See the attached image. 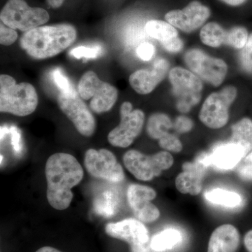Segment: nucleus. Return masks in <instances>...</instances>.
Listing matches in <instances>:
<instances>
[{
	"label": "nucleus",
	"instance_id": "nucleus-1",
	"mask_svg": "<svg viewBox=\"0 0 252 252\" xmlns=\"http://www.w3.org/2000/svg\"><path fill=\"white\" fill-rule=\"evenodd\" d=\"M84 170L75 157L67 153H56L48 158L45 175L47 182L46 196L53 208L67 209L72 203V188L84 177Z\"/></svg>",
	"mask_w": 252,
	"mask_h": 252
},
{
	"label": "nucleus",
	"instance_id": "nucleus-2",
	"mask_svg": "<svg viewBox=\"0 0 252 252\" xmlns=\"http://www.w3.org/2000/svg\"><path fill=\"white\" fill-rule=\"evenodd\" d=\"M77 39V31L72 25L39 26L26 32L20 45L31 57L46 59L61 54Z\"/></svg>",
	"mask_w": 252,
	"mask_h": 252
},
{
	"label": "nucleus",
	"instance_id": "nucleus-3",
	"mask_svg": "<svg viewBox=\"0 0 252 252\" xmlns=\"http://www.w3.org/2000/svg\"><path fill=\"white\" fill-rule=\"evenodd\" d=\"M38 105V95L29 83L16 84L14 78L0 76V111L18 117L32 114Z\"/></svg>",
	"mask_w": 252,
	"mask_h": 252
},
{
	"label": "nucleus",
	"instance_id": "nucleus-4",
	"mask_svg": "<svg viewBox=\"0 0 252 252\" xmlns=\"http://www.w3.org/2000/svg\"><path fill=\"white\" fill-rule=\"evenodd\" d=\"M124 165L137 180L151 181L173 165L174 158L166 151L146 155L137 150H129L123 158Z\"/></svg>",
	"mask_w": 252,
	"mask_h": 252
},
{
	"label": "nucleus",
	"instance_id": "nucleus-5",
	"mask_svg": "<svg viewBox=\"0 0 252 252\" xmlns=\"http://www.w3.org/2000/svg\"><path fill=\"white\" fill-rule=\"evenodd\" d=\"M78 94L84 100L91 99V109L97 114L109 112L118 98L117 89L99 79L93 71L83 74L78 84Z\"/></svg>",
	"mask_w": 252,
	"mask_h": 252
},
{
	"label": "nucleus",
	"instance_id": "nucleus-6",
	"mask_svg": "<svg viewBox=\"0 0 252 252\" xmlns=\"http://www.w3.org/2000/svg\"><path fill=\"white\" fill-rule=\"evenodd\" d=\"M0 18L8 27L26 32L48 22L49 15L45 9L28 6L25 0H9Z\"/></svg>",
	"mask_w": 252,
	"mask_h": 252
},
{
	"label": "nucleus",
	"instance_id": "nucleus-7",
	"mask_svg": "<svg viewBox=\"0 0 252 252\" xmlns=\"http://www.w3.org/2000/svg\"><path fill=\"white\" fill-rule=\"evenodd\" d=\"M169 80L172 93L177 98V108L180 112H189L200 102L203 85L196 74L185 68L174 67L169 72Z\"/></svg>",
	"mask_w": 252,
	"mask_h": 252
},
{
	"label": "nucleus",
	"instance_id": "nucleus-8",
	"mask_svg": "<svg viewBox=\"0 0 252 252\" xmlns=\"http://www.w3.org/2000/svg\"><path fill=\"white\" fill-rule=\"evenodd\" d=\"M237 94L236 88L228 86L220 92L210 94L199 114V119L204 125L212 129L221 128L226 125L229 119V108Z\"/></svg>",
	"mask_w": 252,
	"mask_h": 252
},
{
	"label": "nucleus",
	"instance_id": "nucleus-9",
	"mask_svg": "<svg viewBox=\"0 0 252 252\" xmlns=\"http://www.w3.org/2000/svg\"><path fill=\"white\" fill-rule=\"evenodd\" d=\"M121 122L108 135V141L112 146L126 148L133 143L143 128L145 115L140 109H132L130 102L122 104L120 109Z\"/></svg>",
	"mask_w": 252,
	"mask_h": 252
},
{
	"label": "nucleus",
	"instance_id": "nucleus-10",
	"mask_svg": "<svg viewBox=\"0 0 252 252\" xmlns=\"http://www.w3.org/2000/svg\"><path fill=\"white\" fill-rule=\"evenodd\" d=\"M84 165L87 172L94 178L118 183L125 180V172L117 157L106 149L86 151Z\"/></svg>",
	"mask_w": 252,
	"mask_h": 252
},
{
	"label": "nucleus",
	"instance_id": "nucleus-11",
	"mask_svg": "<svg viewBox=\"0 0 252 252\" xmlns=\"http://www.w3.org/2000/svg\"><path fill=\"white\" fill-rule=\"evenodd\" d=\"M185 61L194 74L214 86H220L228 72V66L223 60L210 57L200 49L187 51Z\"/></svg>",
	"mask_w": 252,
	"mask_h": 252
},
{
	"label": "nucleus",
	"instance_id": "nucleus-12",
	"mask_svg": "<svg viewBox=\"0 0 252 252\" xmlns=\"http://www.w3.org/2000/svg\"><path fill=\"white\" fill-rule=\"evenodd\" d=\"M78 94L77 91L72 94L60 93L58 103L60 109L74 124L78 132L85 137H91L95 130V119L84 99Z\"/></svg>",
	"mask_w": 252,
	"mask_h": 252
},
{
	"label": "nucleus",
	"instance_id": "nucleus-13",
	"mask_svg": "<svg viewBox=\"0 0 252 252\" xmlns=\"http://www.w3.org/2000/svg\"><path fill=\"white\" fill-rule=\"evenodd\" d=\"M105 232L111 238L126 242L131 252H150L149 233L147 227L138 220H127L109 223Z\"/></svg>",
	"mask_w": 252,
	"mask_h": 252
},
{
	"label": "nucleus",
	"instance_id": "nucleus-14",
	"mask_svg": "<svg viewBox=\"0 0 252 252\" xmlns=\"http://www.w3.org/2000/svg\"><path fill=\"white\" fill-rule=\"evenodd\" d=\"M157 192L148 186L132 184L127 190V199L132 213L142 223H152L160 217L158 208L152 203Z\"/></svg>",
	"mask_w": 252,
	"mask_h": 252
},
{
	"label": "nucleus",
	"instance_id": "nucleus-15",
	"mask_svg": "<svg viewBox=\"0 0 252 252\" xmlns=\"http://www.w3.org/2000/svg\"><path fill=\"white\" fill-rule=\"evenodd\" d=\"M210 16V11L200 1H193L182 10H173L165 15L167 22L185 32L198 29Z\"/></svg>",
	"mask_w": 252,
	"mask_h": 252
},
{
	"label": "nucleus",
	"instance_id": "nucleus-16",
	"mask_svg": "<svg viewBox=\"0 0 252 252\" xmlns=\"http://www.w3.org/2000/svg\"><path fill=\"white\" fill-rule=\"evenodd\" d=\"M207 167L204 154L193 162H187L182 166V172L175 180L177 190L183 194L197 195L203 189L204 177Z\"/></svg>",
	"mask_w": 252,
	"mask_h": 252
},
{
	"label": "nucleus",
	"instance_id": "nucleus-17",
	"mask_svg": "<svg viewBox=\"0 0 252 252\" xmlns=\"http://www.w3.org/2000/svg\"><path fill=\"white\" fill-rule=\"evenodd\" d=\"M248 154L242 146L228 141L217 144L210 153L204 154V157L209 167L229 170L238 166Z\"/></svg>",
	"mask_w": 252,
	"mask_h": 252
},
{
	"label": "nucleus",
	"instance_id": "nucleus-18",
	"mask_svg": "<svg viewBox=\"0 0 252 252\" xmlns=\"http://www.w3.org/2000/svg\"><path fill=\"white\" fill-rule=\"evenodd\" d=\"M170 64L167 61L159 59L148 69H140L130 76V86L139 94H150L166 76Z\"/></svg>",
	"mask_w": 252,
	"mask_h": 252
},
{
	"label": "nucleus",
	"instance_id": "nucleus-19",
	"mask_svg": "<svg viewBox=\"0 0 252 252\" xmlns=\"http://www.w3.org/2000/svg\"><path fill=\"white\" fill-rule=\"evenodd\" d=\"M240 241V233L234 225H221L210 235L207 252H236Z\"/></svg>",
	"mask_w": 252,
	"mask_h": 252
},
{
	"label": "nucleus",
	"instance_id": "nucleus-20",
	"mask_svg": "<svg viewBox=\"0 0 252 252\" xmlns=\"http://www.w3.org/2000/svg\"><path fill=\"white\" fill-rule=\"evenodd\" d=\"M144 31L150 37L158 41L161 45L179 36L178 32L173 26L168 22L158 20H152L147 22Z\"/></svg>",
	"mask_w": 252,
	"mask_h": 252
},
{
	"label": "nucleus",
	"instance_id": "nucleus-21",
	"mask_svg": "<svg viewBox=\"0 0 252 252\" xmlns=\"http://www.w3.org/2000/svg\"><path fill=\"white\" fill-rule=\"evenodd\" d=\"M229 141L238 144L245 149L248 153L252 151V121L244 118L231 127Z\"/></svg>",
	"mask_w": 252,
	"mask_h": 252
},
{
	"label": "nucleus",
	"instance_id": "nucleus-22",
	"mask_svg": "<svg viewBox=\"0 0 252 252\" xmlns=\"http://www.w3.org/2000/svg\"><path fill=\"white\" fill-rule=\"evenodd\" d=\"M182 233L175 228L165 229L154 235L150 242L151 249L157 252L172 250L182 243Z\"/></svg>",
	"mask_w": 252,
	"mask_h": 252
},
{
	"label": "nucleus",
	"instance_id": "nucleus-23",
	"mask_svg": "<svg viewBox=\"0 0 252 252\" xmlns=\"http://www.w3.org/2000/svg\"><path fill=\"white\" fill-rule=\"evenodd\" d=\"M173 128V123L167 114L155 113L149 118L147 125V134L154 140H160L163 136L170 133Z\"/></svg>",
	"mask_w": 252,
	"mask_h": 252
},
{
	"label": "nucleus",
	"instance_id": "nucleus-24",
	"mask_svg": "<svg viewBox=\"0 0 252 252\" xmlns=\"http://www.w3.org/2000/svg\"><path fill=\"white\" fill-rule=\"evenodd\" d=\"M205 198L207 201L215 205L225 207H238L243 202L240 194L223 189H214L205 193Z\"/></svg>",
	"mask_w": 252,
	"mask_h": 252
},
{
	"label": "nucleus",
	"instance_id": "nucleus-25",
	"mask_svg": "<svg viewBox=\"0 0 252 252\" xmlns=\"http://www.w3.org/2000/svg\"><path fill=\"white\" fill-rule=\"evenodd\" d=\"M200 36L202 42L205 45L220 47L222 44H225L227 31L217 23H209L202 28Z\"/></svg>",
	"mask_w": 252,
	"mask_h": 252
},
{
	"label": "nucleus",
	"instance_id": "nucleus-26",
	"mask_svg": "<svg viewBox=\"0 0 252 252\" xmlns=\"http://www.w3.org/2000/svg\"><path fill=\"white\" fill-rule=\"evenodd\" d=\"M248 32L243 27H235L227 32L225 44L237 49H243L248 41Z\"/></svg>",
	"mask_w": 252,
	"mask_h": 252
},
{
	"label": "nucleus",
	"instance_id": "nucleus-27",
	"mask_svg": "<svg viewBox=\"0 0 252 252\" xmlns=\"http://www.w3.org/2000/svg\"><path fill=\"white\" fill-rule=\"evenodd\" d=\"M102 52H103V49H102V46L99 45L92 46V47L79 46V47L73 49L69 52V55L77 59H80L81 58L96 59V58L102 55Z\"/></svg>",
	"mask_w": 252,
	"mask_h": 252
},
{
	"label": "nucleus",
	"instance_id": "nucleus-28",
	"mask_svg": "<svg viewBox=\"0 0 252 252\" xmlns=\"http://www.w3.org/2000/svg\"><path fill=\"white\" fill-rule=\"evenodd\" d=\"M159 146L166 152L179 153L183 149V145L177 136L168 133L158 140Z\"/></svg>",
	"mask_w": 252,
	"mask_h": 252
},
{
	"label": "nucleus",
	"instance_id": "nucleus-29",
	"mask_svg": "<svg viewBox=\"0 0 252 252\" xmlns=\"http://www.w3.org/2000/svg\"><path fill=\"white\" fill-rule=\"evenodd\" d=\"M236 172L242 180L252 182V151L238 164Z\"/></svg>",
	"mask_w": 252,
	"mask_h": 252
},
{
	"label": "nucleus",
	"instance_id": "nucleus-30",
	"mask_svg": "<svg viewBox=\"0 0 252 252\" xmlns=\"http://www.w3.org/2000/svg\"><path fill=\"white\" fill-rule=\"evenodd\" d=\"M53 80L55 84L57 86L60 90V93H64V94H72L75 92L74 88L70 81L67 79V77L63 74L62 70L60 68H56L52 73Z\"/></svg>",
	"mask_w": 252,
	"mask_h": 252
},
{
	"label": "nucleus",
	"instance_id": "nucleus-31",
	"mask_svg": "<svg viewBox=\"0 0 252 252\" xmlns=\"http://www.w3.org/2000/svg\"><path fill=\"white\" fill-rule=\"evenodd\" d=\"M240 61L245 72L252 73V34L240 54Z\"/></svg>",
	"mask_w": 252,
	"mask_h": 252
},
{
	"label": "nucleus",
	"instance_id": "nucleus-32",
	"mask_svg": "<svg viewBox=\"0 0 252 252\" xmlns=\"http://www.w3.org/2000/svg\"><path fill=\"white\" fill-rule=\"evenodd\" d=\"M18 38L16 31L12 28L8 27L1 22L0 25V43L2 45L9 46L14 44Z\"/></svg>",
	"mask_w": 252,
	"mask_h": 252
},
{
	"label": "nucleus",
	"instance_id": "nucleus-33",
	"mask_svg": "<svg viewBox=\"0 0 252 252\" xmlns=\"http://www.w3.org/2000/svg\"><path fill=\"white\" fill-rule=\"evenodd\" d=\"M193 122L190 118L185 116H180L176 118L173 123V128L178 133H187L193 129Z\"/></svg>",
	"mask_w": 252,
	"mask_h": 252
},
{
	"label": "nucleus",
	"instance_id": "nucleus-34",
	"mask_svg": "<svg viewBox=\"0 0 252 252\" xmlns=\"http://www.w3.org/2000/svg\"><path fill=\"white\" fill-rule=\"evenodd\" d=\"M156 52V48L153 44L149 42H144L137 46L136 54L139 59L144 61H150L154 57Z\"/></svg>",
	"mask_w": 252,
	"mask_h": 252
},
{
	"label": "nucleus",
	"instance_id": "nucleus-35",
	"mask_svg": "<svg viewBox=\"0 0 252 252\" xmlns=\"http://www.w3.org/2000/svg\"><path fill=\"white\" fill-rule=\"evenodd\" d=\"M165 51L170 53H177L182 51L184 47L183 41L180 37L174 38L171 40L167 41L162 44Z\"/></svg>",
	"mask_w": 252,
	"mask_h": 252
},
{
	"label": "nucleus",
	"instance_id": "nucleus-36",
	"mask_svg": "<svg viewBox=\"0 0 252 252\" xmlns=\"http://www.w3.org/2000/svg\"><path fill=\"white\" fill-rule=\"evenodd\" d=\"M244 245L248 252H252V230H249L244 238Z\"/></svg>",
	"mask_w": 252,
	"mask_h": 252
},
{
	"label": "nucleus",
	"instance_id": "nucleus-37",
	"mask_svg": "<svg viewBox=\"0 0 252 252\" xmlns=\"http://www.w3.org/2000/svg\"><path fill=\"white\" fill-rule=\"evenodd\" d=\"M50 6L53 8H59L62 6L64 0H47Z\"/></svg>",
	"mask_w": 252,
	"mask_h": 252
},
{
	"label": "nucleus",
	"instance_id": "nucleus-38",
	"mask_svg": "<svg viewBox=\"0 0 252 252\" xmlns=\"http://www.w3.org/2000/svg\"><path fill=\"white\" fill-rule=\"evenodd\" d=\"M222 1H224L226 4L231 5V6H238V5L243 4L246 0H222Z\"/></svg>",
	"mask_w": 252,
	"mask_h": 252
},
{
	"label": "nucleus",
	"instance_id": "nucleus-39",
	"mask_svg": "<svg viewBox=\"0 0 252 252\" xmlns=\"http://www.w3.org/2000/svg\"><path fill=\"white\" fill-rule=\"evenodd\" d=\"M36 252H63L57 250V249L54 248H51V247H43L39 249Z\"/></svg>",
	"mask_w": 252,
	"mask_h": 252
}]
</instances>
